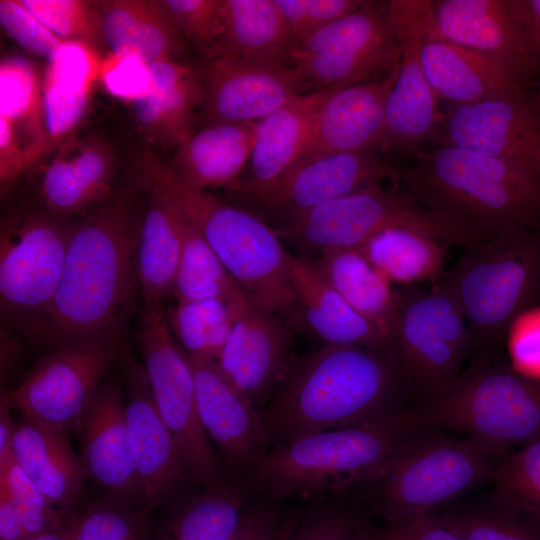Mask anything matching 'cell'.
<instances>
[{"label": "cell", "mask_w": 540, "mask_h": 540, "mask_svg": "<svg viewBox=\"0 0 540 540\" xmlns=\"http://www.w3.org/2000/svg\"><path fill=\"white\" fill-rule=\"evenodd\" d=\"M415 386L394 350L324 345L289 368L262 410L269 447L404 413Z\"/></svg>", "instance_id": "1"}, {"label": "cell", "mask_w": 540, "mask_h": 540, "mask_svg": "<svg viewBox=\"0 0 540 540\" xmlns=\"http://www.w3.org/2000/svg\"><path fill=\"white\" fill-rule=\"evenodd\" d=\"M142 217L131 196L115 190L74 221L62 275L45 318L61 344L118 333L138 285Z\"/></svg>", "instance_id": "2"}, {"label": "cell", "mask_w": 540, "mask_h": 540, "mask_svg": "<svg viewBox=\"0 0 540 540\" xmlns=\"http://www.w3.org/2000/svg\"><path fill=\"white\" fill-rule=\"evenodd\" d=\"M398 178L422 204L486 239L540 228V169L531 164L439 146Z\"/></svg>", "instance_id": "3"}, {"label": "cell", "mask_w": 540, "mask_h": 540, "mask_svg": "<svg viewBox=\"0 0 540 540\" xmlns=\"http://www.w3.org/2000/svg\"><path fill=\"white\" fill-rule=\"evenodd\" d=\"M145 155L136 180L171 200L198 229L228 272L251 298L305 334L289 276L291 254L261 218L205 190L187 185L156 157Z\"/></svg>", "instance_id": "4"}, {"label": "cell", "mask_w": 540, "mask_h": 540, "mask_svg": "<svg viewBox=\"0 0 540 540\" xmlns=\"http://www.w3.org/2000/svg\"><path fill=\"white\" fill-rule=\"evenodd\" d=\"M421 430L407 409L383 422L301 436L271 447L241 484L265 500L372 486Z\"/></svg>", "instance_id": "5"}, {"label": "cell", "mask_w": 540, "mask_h": 540, "mask_svg": "<svg viewBox=\"0 0 540 540\" xmlns=\"http://www.w3.org/2000/svg\"><path fill=\"white\" fill-rule=\"evenodd\" d=\"M408 413L419 428L457 430L502 453L540 439V381L483 359Z\"/></svg>", "instance_id": "6"}, {"label": "cell", "mask_w": 540, "mask_h": 540, "mask_svg": "<svg viewBox=\"0 0 540 540\" xmlns=\"http://www.w3.org/2000/svg\"><path fill=\"white\" fill-rule=\"evenodd\" d=\"M441 277L458 297L475 345L496 343L540 294V228L469 244Z\"/></svg>", "instance_id": "7"}, {"label": "cell", "mask_w": 540, "mask_h": 540, "mask_svg": "<svg viewBox=\"0 0 540 540\" xmlns=\"http://www.w3.org/2000/svg\"><path fill=\"white\" fill-rule=\"evenodd\" d=\"M394 227L428 235L441 244L481 241L475 232L422 204L407 191L388 192L380 184L316 206L274 230L309 258L329 248L358 249L375 234Z\"/></svg>", "instance_id": "8"}, {"label": "cell", "mask_w": 540, "mask_h": 540, "mask_svg": "<svg viewBox=\"0 0 540 540\" xmlns=\"http://www.w3.org/2000/svg\"><path fill=\"white\" fill-rule=\"evenodd\" d=\"M494 455L470 439L421 430L371 486L377 505L388 520L430 513L492 479Z\"/></svg>", "instance_id": "9"}, {"label": "cell", "mask_w": 540, "mask_h": 540, "mask_svg": "<svg viewBox=\"0 0 540 540\" xmlns=\"http://www.w3.org/2000/svg\"><path fill=\"white\" fill-rule=\"evenodd\" d=\"M392 326L394 350L424 399L452 382L475 341L452 286H402Z\"/></svg>", "instance_id": "10"}, {"label": "cell", "mask_w": 540, "mask_h": 540, "mask_svg": "<svg viewBox=\"0 0 540 540\" xmlns=\"http://www.w3.org/2000/svg\"><path fill=\"white\" fill-rule=\"evenodd\" d=\"M139 343L157 408L194 480L209 489L234 479L201 423L190 358L175 338L163 305H145Z\"/></svg>", "instance_id": "11"}, {"label": "cell", "mask_w": 540, "mask_h": 540, "mask_svg": "<svg viewBox=\"0 0 540 540\" xmlns=\"http://www.w3.org/2000/svg\"><path fill=\"white\" fill-rule=\"evenodd\" d=\"M401 43L389 1H364L292 51L293 67L315 89L348 86L386 76L398 64Z\"/></svg>", "instance_id": "12"}, {"label": "cell", "mask_w": 540, "mask_h": 540, "mask_svg": "<svg viewBox=\"0 0 540 540\" xmlns=\"http://www.w3.org/2000/svg\"><path fill=\"white\" fill-rule=\"evenodd\" d=\"M119 351L117 334L61 344L4 398L22 416L76 431Z\"/></svg>", "instance_id": "13"}, {"label": "cell", "mask_w": 540, "mask_h": 540, "mask_svg": "<svg viewBox=\"0 0 540 540\" xmlns=\"http://www.w3.org/2000/svg\"><path fill=\"white\" fill-rule=\"evenodd\" d=\"M74 221L31 208L2 221L0 297L5 312L46 318L62 275Z\"/></svg>", "instance_id": "14"}, {"label": "cell", "mask_w": 540, "mask_h": 540, "mask_svg": "<svg viewBox=\"0 0 540 540\" xmlns=\"http://www.w3.org/2000/svg\"><path fill=\"white\" fill-rule=\"evenodd\" d=\"M389 9L401 43L397 79L389 95L381 151L417 155L439 121L437 96L422 64V48L432 27L431 1L391 0Z\"/></svg>", "instance_id": "15"}, {"label": "cell", "mask_w": 540, "mask_h": 540, "mask_svg": "<svg viewBox=\"0 0 540 540\" xmlns=\"http://www.w3.org/2000/svg\"><path fill=\"white\" fill-rule=\"evenodd\" d=\"M233 323L217 364L228 380L262 411L294 358V331L243 290L230 302Z\"/></svg>", "instance_id": "16"}, {"label": "cell", "mask_w": 540, "mask_h": 540, "mask_svg": "<svg viewBox=\"0 0 540 540\" xmlns=\"http://www.w3.org/2000/svg\"><path fill=\"white\" fill-rule=\"evenodd\" d=\"M203 89L202 127L257 122L297 97L304 82L294 67L259 64L228 53L195 62Z\"/></svg>", "instance_id": "17"}, {"label": "cell", "mask_w": 540, "mask_h": 540, "mask_svg": "<svg viewBox=\"0 0 540 540\" xmlns=\"http://www.w3.org/2000/svg\"><path fill=\"white\" fill-rule=\"evenodd\" d=\"M432 32L496 65L527 91L537 73L515 0L431 1Z\"/></svg>", "instance_id": "18"}, {"label": "cell", "mask_w": 540, "mask_h": 540, "mask_svg": "<svg viewBox=\"0 0 540 540\" xmlns=\"http://www.w3.org/2000/svg\"><path fill=\"white\" fill-rule=\"evenodd\" d=\"M431 139L540 169V111L528 91L453 107Z\"/></svg>", "instance_id": "19"}, {"label": "cell", "mask_w": 540, "mask_h": 540, "mask_svg": "<svg viewBox=\"0 0 540 540\" xmlns=\"http://www.w3.org/2000/svg\"><path fill=\"white\" fill-rule=\"evenodd\" d=\"M127 367L126 420L143 505L168 507L194 478L160 415L144 367L132 361Z\"/></svg>", "instance_id": "20"}, {"label": "cell", "mask_w": 540, "mask_h": 540, "mask_svg": "<svg viewBox=\"0 0 540 540\" xmlns=\"http://www.w3.org/2000/svg\"><path fill=\"white\" fill-rule=\"evenodd\" d=\"M35 168L36 206L31 209L55 218L77 220L115 191L116 155L108 141L94 134L73 135Z\"/></svg>", "instance_id": "21"}, {"label": "cell", "mask_w": 540, "mask_h": 540, "mask_svg": "<svg viewBox=\"0 0 540 540\" xmlns=\"http://www.w3.org/2000/svg\"><path fill=\"white\" fill-rule=\"evenodd\" d=\"M189 358L201 423L229 474L241 483L270 449L262 411L228 380L217 361Z\"/></svg>", "instance_id": "22"}, {"label": "cell", "mask_w": 540, "mask_h": 540, "mask_svg": "<svg viewBox=\"0 0 540 540\" xmlns=\"http://www.w3.org/2000/svg\"><path fill=\"white\" fill-rule=\"evenodd\" d=\"M399 170L376 152L303 158L254 203L283 224L316 206L398 177Z\"/></svg>", "instance_id": "23"}, {"label": "cell", "mask_w": 540, "mask_h": 540, "mask_svg": "<svg viewBox=\"0 0 540 540\" xmlns=\"http://www.w3.org/2000/svg\"><path fill=\"white\" fill-rule=\"evenodd\" d=\"M87 477L105 498L143 505L126 420V399L115 383L100 386L76 429Z\"/></svg>", "instance_id": "24"}, {"label": "cell", "mask_w": 540, "mask_h": 540, "mask_svg": "<svg viewBox=\"0 0 540 540\" xmlns=\"http://www.w3.org/2000/svg\"><path fill=\"white\" fill-rule=\"evenodd\" d=\"M398 69L399 64L382 78L334 87L315 114L300 159L381 151Z\"/></svg>", "instance_id": "25"}, {"label": "cell", "mask_w": 540, "mask_h": 540, "mask_svg": "<svg viewBox=\"0 0 540 540\" xmlns=\"http://www.w3.org/2000/svg\"><path fill=\"white\" fill-rule=\"evenodd\" d=\"M334 87L299 94L256 122L249 177L235 192L255 202L300 159L315 114Z\"/></svg>", "instance_id": "26"}, {"label": "cell", "mask_w": 540, "mask_h": 540, "mask_svg": "<svg viewBox=\"0 0 540 540\" xmlns=\"http://www.w3.org/2000/svg\"><path fill=\"white\" fill-rule=\"evenodd\" d=\"M289 276L305 334L325 345L394 350L391 336L355 311L311 259L291 254Z\"/></svg>", "instance_id": "27"}, {"label": "cell", "mask_w": 540, "mask_h": 540, "mask_svg": "<svg viewBox=\"0 0 540 540\" xmlns=\"http://www.w3.org/2000/svg\"><path fill=\"white\" fill-rule=\"evenodd\" d=\"M153 80L148 93L129 101L133 118L145 137L167 147H178L194 130L203 89L194 63H147Z\"/></svg>", "instance_id": "28"}, {"label": "cell", "mask_w": 540, "mask_h": 540, "mask_svg": "<svg viewBox=\"0 0 540 540\" xmlns=\"http://www.w3.org/2000/svg\"><path fill=\"white\" fill-rule=\"evenodd\" d=\"M13 453L47 500L64 515L73 513L87 474L71 447L68 432L21 416L15 425Z\"/></svg>", "instance_id": "29"}, {"label": "cell", "mask_w": 540, "mask_h": 540, "mask_svg": "<svg viewBox=\"0 0 540 540\" xmlns=\"http://www.w3.org/2000/svg\"><path fill=\"white\" fill-rule=\"evenodd\" d=\"M256 122L221 123L202 127L177 147L168 169L187 185L207 191L236 192L251 157Z\"/></svg>", "instance_id": "30"}, {"label": "cell", "mask_w": 540, "mask_h": 540, "mask_svg": "<svg viewBox=\"0 0 540 540\" xmlns=\"http://www.w3.org/2000/svg\"><path fill=\"white\" fill-rule=\"evenodd\" d=\"M422 64L437 98L452 105L526 91L483 56L435 35L432 27L422 48Z\"/></svg>", "instance_id": "31"}, {"label": "cell", "mask_w": 540, "mask_h": 540, "mask_svg": "<svg viewBox=\"0 0 540 540\" xmlns=\"http://www.w3.org/2000/svg\"><path fill=\"white\" fill-rule=\"evenodd\" d=\"M106 47L143 62L185 61L189 49L157 0L98 1Z\"/></svg>", "instance_id": "32"}, {"label": "cell", "mask_w": 540, "mask_h": 540, "mask_svg": "<svg viewBox=\"0 0 540 540\" xmlns=\"http://www.w3.org/2000/svg\"><path fill=\"white\" fill-rule=\"evenodd\" d=\"M150 201L143 213L137 242L138 286L144 305H162L173 295L183 246L184 217L168 198L147 191Z\"/></svg>", "instance_id": "33"}, {"label": "cell", "mask_w": 540, "mask_h": 540, "mask_svg": "<svg viewBox=\"0 0 540 540\" xmlns=\"http://www.w3.org/2000/svg\"><path fill=\"white\" fill-rule=\"evenodd\" d=\"M311 260L355 311L391 336L399 305V291L360 250L324 249Z\"/></svg>", "instance_id": "34"}, {"label": "cell", "mask_w": 540, "mask_h": 540, "mask_svg": "<svg viewBox=\"0 0 540 540\" xmlns=\"http://www.w3.org/2000/svg\"><path fill=\"white\" fill-rule=\"evenodd\" d=\"M222 11L220 53L253 63L293 67L294 45L273 0H222Z\"/></svg>", "instance_id": "35"}, {"label": "cell", "mask_w": 540, "mask_h": 540, "mask_svg": "<svg viewBox=\"0 0 540 540\" xmlns=\"http://www.w3.org/2000/svg\"><path fill=\"white\" fill-rule=\"evenodd\" d=\"M237 480L184 496L170 506L152 540H229L248 505Z\"/></svg>", "instance_id": "36"}, {"label": "cell", "mask_w": 540, "mask_h": 540, "mask_svg": "<svg viewBox=\"0 0 540 540\" xmlns=\"http://www.w3.org/2000/svg\"><path fill=\"white\" fill-rule=\"evenodd\" d=\"M0 118L9 123L24 149L28 172L39 163L44 142L43 98L42 78L23 55L1 59Z\"/></svg>", "instance_id": "37"}, {"label": "cell", "mask_w": 540, "mask_h": 540, "mask_svg": "<svg viewBox=\"0 0 540 540\" xmlns=\"http://www.w3.org/2000/svg\"><path fill=\"white\" fill-rule=\"evenodd\" d=\"M442 244L406 228H388L369 238L358 250L391 283L415 285L440 277Z\"/></svg>", "instance_id": "38"}, {"label": "cell", "mask_w": 540, "mask_h": 540, "mask_svg": "<svg viewBox=\"0 0 540 540\" xmlns=\"http://www.w3.org/2000/svg\"><path fill=\"white\" fill-rule=\"evenodd\" d=\"M94 78L68 65H47L42 78L44 142L39 162L75 135L87 112Z\"/></svg>", "instance_id": "39"}, {"label": "cell", "mask_w": 540, "mask_h": 540, "mask_svg": "<svg viewBox=\"0 0 540 540\" xmlns=\"http://www.w3.org/2000/svg\"><path fill=\"white\" fill-rule=\"evenodd\" d=\"M183 217V246L173 296L177 302L220 299L230 303L241 287L198 229Z\"/></svg>", "instance_id": "40"}, {"label": "cell", "mask_w": 540, "mask_h": 540, "mask_svg": "<svg viewBox=\"0 0 540 540\" xmlns=\"http://www.w3.org/2000/svg\"><path fill=\"white\" fill-rule=\"evenodd\" d=\"M164 311L175 338L189 357L218 359L232 328L231 303L220 299L176 302Z\"/></svg>", "instance_id": "41"}, {"label": "cell", "mask_w": 540, "mask_h": 540, "mask_svg": "<svg viewBox=\"0 0 540 540\" xmlns=\"http://www.w3.org/2000/svg\"><path fill=\"white\" fill-rule=\"evenodd\" d=\"M492 479L500 507L540 529V439L505 456Z\"/></svg>", "instance_id": "42"}, {"label": "cell", "mask_w": 540, "mask_h": 540, "mask_svg": "<svg viewBox=\"0 0 540 540\" xmlns=\"http://www.w3.org/2000/svg\"><path fill=\"white\" fill-rule=\"evenodd\" d=\"M20 1L62 42L81 44L96 53L106 47L98 1Z\"/></svg>", "instance_id": "43"}, {"label": "cell", "mask_w": 540, "mask_h": 540, "mask_svg": "<svg viewBox=\"0 0 540 540\" xmlns=\"http://www.w3.org/2000/svg\"><path fill=\"white\" fill-rule=\"evenodd\" d=\"M148 511L104 497L81 513H70L73 540H152Z\"/></svg>", "instance_id": "44"}, {"label": "cell", "mask_w": 540, "mask_h": 540, "mask_svg": "<svg viewBox=\"0 0 540 540\" xmlns=\"http://www.w3.org/2000/svg\"><path fill=\"white\" fill-rule=\"evenodd\" d=\"M188 49L205 59L220 53L222 0H158Z\"/></svg>", "instance_id": "45"}, {"label": "cell", "mask_w": 540, "mask_h": 540, "mask_svg": "<svg viewBox=\"0 0 540 540\" xmlns=\"http://www.w3.org/2000/svg\"><path fill=\"white\" fill-rule=\"evenodd\" d=\"M0 490L13 501L28 540L59 529L67 519L68 515L47 500L15 457L0 470Z\"/></svg>", "instance_id": "46"}, {"label": "cell", "mask_w": 540, "mask_h": 540, "mask_svg": "<svg viewBox=\"0 0 540 540\" xmlns=\"http://www.w3.org/2000/svg\"><path fill=\"white\" fill-rule=\"evenodd\" d=\"M440 522L461 540H540V529L500 507L444 514Z\"/></svg>", "instance_id": "47"}, {"label": "cell", "mask_w": 540, "mask_h": 540, "mask_svg": "<svg viewBox=\"0 0 540 540\" xmlns=\"http://www.w3.org/2000/svg\"><path fill=\"white\" fill-rule=\"evenodd\" d=\"M294 47L337 18L360 7L363 0H273Z\"/></svg>", "instance_id": "48"}, {"label": "cell", "mask_w": 540, "mask_h": 540, "mask_svg": "<svg viewBox=\"0 0 540 540\" xmlns=\"http://www.w3.org/2000/svg\"><path fill=\"white\" fill-rule=\"evenodd\" d=\"M0 24L24 50L52 61L64 44L20 0L0 1Z\"/></svg>", "instance_id": "49"}, {"label": "cell", "mask_w": 540, "mask_h": 540, "mask_svg": "<svg viewBox=\"0 0 540 540\" xmlns=\"http://www.w3.org/2000/svg\"><path fill=\"white\" fill-rule=\"evenodd\" d=\"M371 533L351 511L328 506L300 518L289 540H370Z\"/></svg>", "instance_id": "50"}, {"label": "cell", "mask_w": 540, "mask_h": 540, "mask_svg": "<svg viewBox=\"0 0 540 540\" xmlns=\"http://www.w3.org/2000/svg\"><path fill=\"white\" fill-rule=\"evenodd\" d=\"M507 336L511 367L540 381V306L521 312L511 323Z\"/></svg>", "instance_id": "51"}, {"label": "cell", "mask_w": 540, "mask_h": 540, "mask_svg": "<svg viewBox=\"0 0 540 540\" xmlns=\"http://www.w3.org/2000/svg\"><path fill=\"white\" fill-rule=\"evenodd\" d=\"M299 521L297 516L282 518L269 500L251 502L229 540H289Z\"/></svg>", "instance_id": "52"}, {"label": "cell", "mask_w": 540, "mask_h": 540, "mask_svg": "<svg viewBox=\"0 0 540 540\" xmlns=\"http://www.w3.org/2000/svg\"><path fill=\"white\" fill-rule=\"evenodd\" d=\"M112 56L105 72V82L111 92L128 102L153 88V80L145 62L134 56Z\"/></svg>", "instance_id": "53"}, {"label": "cell", "mask_w": 540, "mask_h": 540, "mask_svg": "<svg viewBox=\"0 0 540 540\" xmlns=\"http://www.w3.org/2000/svg\"><path fill=\"white\" fill-rule=\"evenodd\" d=\"M370 540H461L430 513L413 514L388 520L373 531Z\"/></svg>", "instance_id": "54"}, {"label": "cell", "mask_w": 540, "mask_h": 540, "mask_svg": "<svg viewBox=\"0 0 540 540\" xmlns=\"http://www.w3.org/2000/svg\"><path fill=\"white\" fill-rule=\"evenodd\" d=\"M27 173L26 154L9 123L0 118V182L3 193Z\"/></svg>", "instance_id": "55"}, {"label": "cell", "mask_w": 540, "mask_h": 540, "mask_svg": "<svg viewBox=\"0 0 540 540\" xmlns=\"http://www.w3.org/2000/svg\"><path fill=\"white\" fill-rule=\"evenodd\" d=\"M515 2L529 49L537 63V67L539 68L540 0H515Z\"/></svg>", "instance_id": "56"}, {"label": "cell", "mask_w": 540, "mask_h": 540, "mask_svg": "<svg viewBox=\"0 0 540 540\" xmlns=\"http://www.w3.org/2000/svg\"><path fill=\"white\" fill-rule=\"evenodd\" d=\"M0 540H28L13 501L2 490H0Z\"/></svg>", "instance_id": "57"}, {"label": "cell", "mask_w": 540, "mask_h": 540, "mask_svg": "<svg viewBox=\"0 0 540 540\" xmlns=\"http://www.w3.org/2000/svg\"><path fill=\"white\" fill-rule=\"evenodd\" d=\"M15 425L10 415V406L2 397L0 405V470H4L14 459L13 440Z\"/></svg>", "instance_id": "58"}, {"label": "cell", "mask_w": 540, "mask_h": 540, "mask_svg": "<svg viewBox=\"0 0 540 540\" xmlns=\"http://www.w3.org/2000/svg\"><path fill=\"white\" fill-rule=\"evenodd\" d=\"M31 540H73V530L70 514L67 516V519L63 526L59 529L43 534Z\"/></svg>", "instance_id": "59"}, {"label": "cell", "mask_w": 540, "mask_h": 540, "mask_svg": "<svg viewBox=\"0 0 540 540\" xmlns=\"http://www.w3.org/2000/svg\"><path fill=\"white\" fill-rule=\"evenodd\" d=\"M532 86L534 87V92L530 94L531 99L537 109L540 111V66L538 68L537 74L535 76V79L532 83Z\"/></svg>", "instance_id": "60"}]
</instances>
